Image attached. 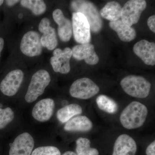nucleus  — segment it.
<instances>
[{"label": "nucleus", "instance_id": "1", "mask_svg": "<svg viewBox=\"0 0 155 155\" xmlns=\"http://www.w3.org/2000/svg\"><path fill=\"white\" fill-rule=\"evenodd\" d=\"M147 115L146 106L139 102H132L122 111L120 116V122L127 129L139 128L144 124Z\"/></svg>", "mask_w": 155, "mask_h": 155}, {"label": "nucleus", "instance_id": "2", "mask_svg": "<svg viewBox=\"0 0 155 155\" xmlns=\"http://www.w3.org/2000/svg\"><path fill=\"white\" fill-rule=\"evenodd\" d=\"M121 86L127 94L138 98H145L150 94L151 84L144 77L129 75L121 80Z\"/></svg>", "mask_w": 155, "mask_h": 155}, {"label": "nucleus", "instance_id": "3", "mask_svg": "<svg viewBox=\"0 0 155 155\" xmlns=\"http://www.w3.org/2000/svg\"><path fill=\"white\" fill-rule=\"evenodd\" d=\"M71 6L75 12L81 13L86 17L91 30L94 33L99 32L102 28V20L97 9L92 3L86 1H74L71 2Z\"/></svg>", "mask_w": 155, "mask_h": 155}, {"label": "nucleus", "instance_id": "4", "mask_svg": "<svg viewBox=\"0 0 155 155\" xmlns=\"http://www.w3.org/2000/svg\"><path fill=\"white\" fill-rule=\"evenodd\" d=\"M51 78L46 70L41 69L37 71L31 77L25 98L27 103L33 102L44 92L49 84Z\"/></svg>", "mask_w": 155, "mask_h": 155}, {"label": "nucleus", "instance_id": "5", "mask_svg": "<svg viewBox=\"0 0 155 155\" xmlns=\"http://www.w3.org/2000/svg\"><path fill=\"white\" fill-rule=\"evenodd\" d=\"M99 91V87L92 80L87 78H83L72 84L69 93L73 97L87 100L94 96Z\"/></svg>", "mask_w": 155, "mask_h": 155}, {"label": "nucleus", "instance_id": "6", "mask_svg": "<svg viewBox=\"0 0 155 155\" xmlns=\"http://www.w3.org/2000/svg\"><path fill=\"white\" fill-rule=\"evenodd\" d=\"M72 32L76 42L80 44L89 43L91 40V28L83 14L74 12L72 16Z\"/></svg>", "mask_w": 155, "mask_h": 155}, {"label": "nucleus", "instance_id": "7", "mask_svg": "<svg viewBox=\"0 0 155 155\" xmlns=\"http://www.w3.org/2000/svg\"><path fill=\"white\" fill-rule=\"evenodd\" d=\"M146 7L147 3L144 0L127 1L122 8L121 21L129 26L136 24Z\"/></svg>", "mask_w": 155, "mask_h": 155}, {"label": "nucleus", "instance_id": "8", "mask_svg": "<svg viewBox=\"0 0 155 155\" xmlns=\"http://www.w3.org/2000/svg\"><path fill=\"white\" fill-rule=\"evenodd\" d=\"M20 48L22 54L28 57L40 55L42 52L40 35L34 31L26 32L21 40Z\"/></svg>", "mask_w": 155, "mask_h": 155}, {"label": "nucleus", "instance_id": "9", "mask_svg": "<svg viewBox=\"0 0 155 155\" xmlns=\"http://www.w3.org/2000/svg\"><path fill=\"white\" fill-rule=\"evenodd\" d=\"M23 78L24 73L20 69H15L11 71L1 82V91L7 96L15 95L19 91Z\"/></svg>", "mask_w": 155, "mask_h": 155}, {"label": "nucleus", "instance_id": "10", "mask_svg": "<svg viewBox=\"0 0 155 155\" xmlns=\"http://www.w3.org/2000/svg\"><path fill=\"white\" fill-rule=\"evenodd\" d=\"M54 56L50 62L55 72L66 74L70 71V60L72 56V49L66 48L64 50L56 48L53 52Z\"/></svg>", "mask_w": 155, "mask_h": 155}, {"label": "nucleus", "instance_id": "11", "mask_svg": "<svg viewBox=\"0 0 155 155\" xmlns=\"http://www.w3.org/2000/svg\"><path fill=\"white\" fill-rule=\"evenodd\" d=\"M34 144L33 138L29 133L21 134L11 144L9 155H31Z\"/></svg>", "mask_w": 155, "mask_h": 155}, {"label": "nucleus", "instance_id": "12", "mask_svg": "<svg viewBox=\"0 0 155 155\" xmlns=\"http://www.w3.org/2000/svg\"><path fill=\"white\" fill-rule=\"evenodd\" d=\"M51 22L47 18L41 19L38 25V30L43 33L41 37V42L43 47L52 51L58 45L55 29L50 26Z\"/></svg>", "mask_w": 155, "mask_h": 155}, {"label": "nucleus", "instance_id": "13", "mask_svg": "<svg viewBox=\"0 0 155 155\" xmlns=\"http://www.w3.org/2000/svg\"><path fill=\"white\" fill-rule=\"evenodd\" d=\"M72 51L73 58L78 61L84 60L88 65H96L99 61L94 46L91 44L77 45L72 48Z\"/></svg>", "mask_w": 155, "mask_h": 155}, {"label": "nucleus", "instance_id": "14", "mask_svg": "<svg viewBox=\"0 0 155 155\" xmlns=\"http://www.w3.org/2000/svg\"><path fill=\"white\" fill-rule=\"evenodd\" d=\"M133 51L135 54L147 65L155 64V44L146 40H142L134 45Z\"/></svg>", "mask_w": 155, "mask_h": 155}, {"label": "nucleus", "instance_id": "15", "mask_svg": "<svg viewBox=\"0 0 155 155\" xmlns=\"http://www.w3.org/2000/svg\"><path fill=\"white\" fill-rule=\"evenodd\" d=\"M54 108L55 103L52 99L41 100L34 107L32 116L39 122H47L53 116Z\"/></svg>", "mask_w": 155, "mask_h": 155}, {"label": "nucleus", "instance_id": "16", "mask_svg": "<svg viewBox=\"0 0 155 155\" xmlns=\"http://www.w3.org/2000/svg\"><path fill=\"white\" fill-rule=\"evenodd\" d=\"M53 17L58 25V34L62 41L68 42L72 36V23L64 16L61 9H57L53 12Z\"/></svg>", "mask_w": 155, "mask_h": 155}, {"label": "nucleus", "instance_id": "17", "mask_svg": "<svg viewBox=\"0 0 155 155\" xmlns=\"http://www.w3.org/2000/svg\"><path fill=\"white\" fill-rule=\"evenodd\" d=\"M137 150L134 139L127 134H122L115 141L112 155H135Z\"/></svg>", "mask_w": 155, "mask_h": 155}, {"label": "nucleus", "instance_id": "18", "mask_svg": "<svg viewBox=\"0 0 155 155\" xmlns=\"http://www.w3.org/2000/svg\"><path fill=\"white\" fill-rule=\"evenodd\" d=\"M92 122L86 116H78L72 118L65 124L64 130L70 132H87L91 130Z\"/></svg>", "mask_w": 155, "mask_h": 155}, {"label": "nucleus", "instance_id": "19", "mask_svg": "<svg viewBox=\"0 0 155 155\" xmlns=\"http://www.w3.org/2000/svg\"><path fill=\"white\" fill-rule=\"evenodd\" d=\"M109 25L111 29L116 31L122 41L130 42L136 37V32L131 26L126 25L121 20L110 22Z\"/></svg>", "mask_w": 155, "mask_h": 155}, {"label": "nucleus", "instance_id": "20", "mask_svg": "<svg viewBox=\"0 0 155 155\" xmlns=\"http://www.w3.org/2000/svg\"><path fill=\"white\" fill-rule=\"evenodd\" d=\"M122 8L117 2H111L107 3L100 11L103 18L110 22L119 20L121 17Z\"/></svg>", "mask_w": 155, "mask_h": 155}, {"label": "nucleus", "instance_id": "21", "mask_svg": "<svg viewBox=\"0 0 155 155\" xmlns=\"http://www.w3.org/2000/svg\"><path fill=\"white\" fill-rule=\"evenodd\" d=\"M82 112V108L80 105L77 104H71L59 109L57 112V117L61 123H67L72 117L80 115Z\"/></svg>", "mask_w": 155, "mask_h": 155}, {"label": "nucleus", "instance_id": "22", "mask_svg": "<svg viewBox=\"0 0 155 155\" xmlns=\"http://www.w3.org/2000/svg\"><path fill=\"white\" fill-rule=\"evenodd\" d=\"M96 103L100 110L108 114H116L119 108L114 100L104 95H100L97 97Z\"/></svg>", "mask_w": 155, "mask_h": 155}, {"label": "nucleus", "instance_id": "23", "mask_svg": "<svg viewBox=\"0 0 155 155\" xmlns=\"http://www.w3.org/2000/svg\"><path fill=\"white\" fill-rule=\"evenodd\" d=\"M77 155H99L98 150L91 147V141L84 137H80L76 141Z\"/></svg>", "mask_w": 155, "mask_h": 155}, {"label": "nucleus", "instance_id": "24", "mask_svg": "<svg viewBox=\"0 0 155 155\" xmlns=\"http://www.w3.org/2000/svg\"><path fill=\"white\" fill-rule=\"evenodd\" d=\"M21 6L30 10L34 15H40L46 11V5L41 0H22L20 1Z\"/></svg>", "mask_w": 155, "mask_h": 155}, {"label": "nucleus", "instance_id": "25", "mask_svg": "<svg viewBox=\"0 0 155 155\" xmlns=\"http://www.w3.org/2000/svg\"><path fill=\"white\" fill-rule=\"evenodd\" d=\"M14 118V112L11 108H0V129L5 127L13 121Z\"/></svg>", "mask_w": 155, "mask_h": 155}, {"label": "nucleus", "instance_id": "26", "mask_svg": "<svg viewBox=\"0 0 155 155\" xmlns=\"http://www.w3.org/2000/svg\"><path fill=\"white\" fill-rule=\"evenodd\" d=\"M31 155H61L58 148L54 146L41 147L37 148Z\"/></svg>", "mask_w": 155, "mask_h": 155}, {"label": "nucleus", "instance_id": "27", "mask_svg": "<svg viewBox=\"0 0 155 155\" xmlns=\"http://www.w3.org/2000/svg\"><path fill=\"white\" fill-rule=\"evenodd\" d=\"M147 25L149 28L153 32H155V16L153 15L148 18L147 20Z\"/></svg>", "mask_w": 155, "mask_h": 155}, {"label": "nucleus", "instance_id": "28", "mask_svg": "<svg viewBox=\"0 0 155 155\" xmlns=\"http://www.w3.org/2000/svg\"><path fill=\"white\" fill-rule=\"evenodd\" d=\"M146 153L147 155H155V141H153L147 148Z\"/></svg>", "mask_w": 155, "mask_h": 155}, {"label": "nucleus", "instance_id": "29", "mask_svg": "<svg viewBox=\"0 0 155 155\" xmlns=\"http://www.w3.org/2000/svg\"><path fill=\"white\" fill-rule=\"evenodd\" d=\"M19 2V1H15V0H7V1H5L7 5L9 6V7H12V6H14V5H16Z\"/></svg>", "mask_w": 155, "mask_h": 155}, {"label": "nucleus", "instance_id": "30", "mask_svg": "<svg viewBox=\"0 0 155 155\" xmlns=\"http://www.w3.org/2000/svg\"><path fill=\"white\" fill-rule=\"evenodd\" d=\"M4 46V40L2 38L0 37V58H1V52L2 51Z\"/></svg>", "mask_w": 155, "mask_h": 155}, {"label": "nucleus", "instance_id": "31", "mask_svg": "<svg viewBox=\"0 0 155 155\" xmlns=\"http://www.w3.org/2000/svg\"><path fill=\"white\" fill-rule=\"evenodd\" d=\"M62 155H77V154L73 152L68 151L64 153Z\"/></svg>", "mask_w": 155, "mask_h": 155}, {"label": "nucleus", "instance_id": "32", "mask_svg": "<svg viewBox=\"0 0 155 155\" xmlns=\"http://www.w3.org/2000/svg\"><path fill=\"white\" fill-rule=\"evenodd\" d=\"M4 1H3V0H0V6L2 5L3 3H4Z\"/></svg>", "mask_w": 155, "mask_h": 155}]
</instances>
